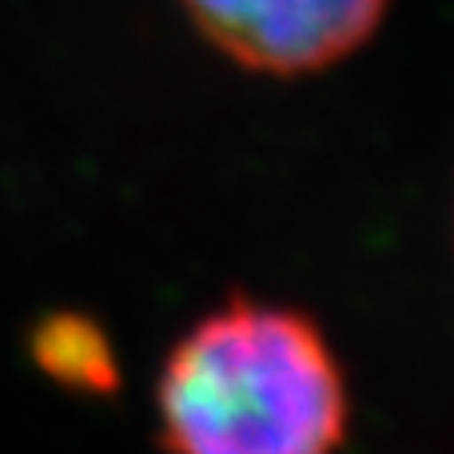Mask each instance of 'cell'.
Segmentation results:
<instances>
[{
	"label": "cell",
	"mask_w": 454,
	"mask_h": 454,
	"mask_svg": "<svg viewBox=\"0 0 454 454\" xmlns=\"http://www.w3.org/2000/svg\"><path fill=\"white\" fill-rule=\"evenodd\" d=\"M156 415L172 454H335L347 383L303 311L231 295L172 347Z\"/></svg>",
	"instance_id": "cell-1"
},
{
	"label": "cell",
	"mask_w": 454,
	"mask_h": 454,
	"mask_svg": "<svg viewBox=\"0 0 454 454\" xmlns=\"http://www.w3.org/2000/svg\"><path fill=\"white\" fill-rule=\"evenodd\" d=\"M180 8L235 68L303 80L367 48L391 0H180Z\"/></svg>",
	"instance_id": "cell-2"
},
{
	"label": "cell",
	"mask_w": 454,
	"mask_h": 454,
	"mask_svg": "<svg viewBox=\"0 0 454 454\" xmlns=\"http://www.w3.org/2000/svg\"><path fill=\"white\" fill-rule=\"evenodd\" d=\"M32 363L52 383L80 395H112L120 387L116 351L96 319L76 311H56L32 327L28 335Z\"/></svg>",
	"instance_id": "cell-3"
}]
</instances>
